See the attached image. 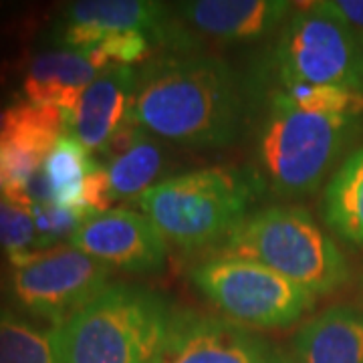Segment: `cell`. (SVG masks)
<instances>
[{
  "mask_svg": "<svg viewBox=\"0 0 363 363\" xmlns=\"http://www.w3.org/2000/svg\"><path fill=\"white\" fill-rule=\"evenodd\" d=\"M131 119L182 145H226L240 123V93L233 69L204 55L157 59L140 73Z\"/></svg>",
  "mask_w": 363,
  "mask_h": 363,
  "instance_id": "1",
  "label": "cell"
},
{
  "mask_svg": "<svg viewBox=\"0 0 363 363\" xmlns=\"http://www.w3.org/2000/svg\"><path fill=\"white\" fill-rule=\"evenodd\" d=\"M169 319L168 303L156 293L107 285L52 327L57 363H152Z\"/></svg>",
  "mask_w": 363,
  "mask_h": 363,
  "instance_id": "2",
  "label": "cell"
},
{
  "mask_svg": "<svg viewBox=\"0 0 363 363\" xmlns=\"http://www.w3.org/2000/svg\"><path fill=\"white\" fill-rule=\"evenodd\" d=\"M218 255L255 260L313 295L335 291L350 274L333 238L298 206H269L247 216L224 238Z\"/></svg>",
  "mask_w": 363,
  "mask_h": 363,
  "instance_id": "3",
  "label": "cell"
},
{
  "mask_svg": "<svg viewBox=\"0 0 363 363\" xmlns=\"http://www.w3.org/2000/svg\"><path fill=\"white\" fill-rule=\"evenodd\" d=\"M255 190L257 184L238 169L204 168L157 182L138 206L166 240L194 250L233 233L247 218Z\"/></svg>",
  "mask_w": 363,
  "mask_h": 363,
  "instance_id": "4",
  "label": "cell"
},
{
  "mask_svg": "<svg viewBox=\"0 0 363 363\" xmlns=\"http://www.w3.org/2000/svg\"><path fill=\"white\" fill-rule=\"evenodd\" d=\"M359 121V117L298 111L277 93L259 135L260 168L272 192H315L355 135Z\"/></svg>",
  "mask_w": 363,
  "mask_h": 363,
  "instance_id": "5",
  "label": "cell"
},
{
  "mask_svg": "<svg viewBox=\"0 0 363 363\" xmlns=\"http://www.w3.org/2000/svg\"><path fill=\"white\" fill-rule=\"evenodd\" d=\"M274 57L283 87L305 83L363 93L359 35L319 9L317 2L305 4L286 18Z\"/></svg>",
  "mask_w": 363,
  "mask_h": 363,
  "instance_id": "6",
  "label": "cell"
},
{
  "mask_svg": "<svg viewBox=\"0 0 363 363\" xmlns=\"http://www.w3.org/2000/svg\"><path fill=\"white\" fill-rule=\"evenodd\" d=\"M196 289L234 323L286 327L311 309L315 295L255 260L220 257L198 264Z\"/></svg>",
  "mask_w": 363,
  "mask_h": 363,
  "instance_id": "7",
  "label": "cell"
},
{
  "mask_svg": "<svg viewBox=\"0 0 363 363\" xmlns=\"http://www.w3.org/2000/svg\"><path fill=\"white\" fill-rule=\"evenodd\" d=\"M11 293L28 313L63 323L109 281V267L75 247H51L11 259Z\"/></svg>",
  "mask_w": 363,
  "mask_h": 363,
  "instance_id": "8",
  "label": "cell"
},
{
  "mask_svg": "<svg viewBox=\"0 0 363 363\" xmlns=\"http://www.w3.org/2000/svg\"><path fill=\"white\" fill-rule=\"evenodd\" d=\"M140 30L152 43L192 49L194 40L178 25L166 4L152 0H79L67 4L57 25L55 45L69 51H89L109 33Z\"/></svg>",
  "mask_w": 363,
  "mask_h": 363,
  "instance_id": "9",
  "label": "cell"
},
{
  "mask_svg": "<svg viewBox=\"0 0 363 363\" xmlns=\"http://www.w3.org/2000/svg\"><path fill=\"white\" fill-rule=\"evenodd\" d=\"M152 363H283L267 341L230 319L172 313Z\"/></svg>",
  "mask_w": 363,
  "mask_h": 363,
  "instance_id": "10",
  "label": "cell"
},
{
  "mask_svg": "<svg viewBox=\"0 0 363 363\" xmlns=\"http://www.w3.org/2000/svg\"><path fill=\"white\" fill-rule=\"evenodd\" d=\"M71 247L121 271L156 272L168 259V240L147 216L128 208L93 214L71 236Z\"/></svg>",
  "mask_w": 363,
  "mask_h": 363,
  "instance_id": "11",
  "label": "cell"
},
{
  "mask_svg": "<svg viewBox=\"0 0 363 363\" xmlns=\"http://www.w3.org/2000/svg\"><path fill=\"white\" fill-rule=\"evenodd\" d=\"M138 79L140 73L133 67L104 69L65 119V133L73 135L91 154L105 156L117 135L133 123Z\"/></svg>",
  "mask_w": 363,
  "mask_h": 363,
  "instance_id": "12",
  "label": "cell"
},
{
  "mask_svg": "<svg viewBox=\"0 0 363 363\" xmlns=\"http://www.w3.org/2000/svg\"><path fill=\"white\" fill-rule=\"evenodd\" d=\"M293 9L289 0H192L180 2L176 13L196 30L228 43L269 35Z\"/></svg>",
  "mask_w": 363,
  "mask_h": 363,
  "instance_id": "13",
  "label": "cell"
},
{
  "mask_svg": "<svg viewBox=\"0 0 363 363\" xmlns=\"http://www.w3.org/2000/svg\"><path fill=\"white\" fill-rule=\"evenodd\" d=\"M101 71L83 51L55 49L30 59L23 79L26 101L57 107L65 119L75 109L79 97Z\"/></svg>",
  "mask_w": 363,
  "mask_h": 363,
  "instance_id": "14",
  "label": "cell"
},
{
  "mask_svg": "<svg viewBox=\"0 0 363 363\" xmlns=\"http://www.w3.org/2000/svg\"><path fill=\"white\" fill-rule=\"evenodd\" d=\"M286 363H363V313L337 305L313 317L297 331Z\"/></svg>",
  "mask_w": 363,
  "mask_h": 363,
  "instance_id": "15",
  "label": "cell"
},
{
  "mask_svg": "<svg viewBox=\"0 0 363 363\" xmlns=\"http://www.w3.org/2000/svg\"><path fill=\"white\" fill-rule=\"evenodd\" d=\"M105 174L113 200H131L145 194L162 172V147L150 131L131 123L105 152Z\"/></svg>",
  "mask_w": 363,
  "mask_h": 363,
  "instance_id": "16",
  "label": "cell"
},
{
  "mask_svg": "<svg viewBox=\"0 0 363 363\" xmlns=\"http://www.w3.org/2000/svg\"><path fill=\"white\" fill-rule=\"evenodd\" d=\"M321 210L333 233L363 247V145L331 176L325 186Z\"/></svg>",
  "mask_w": 363,
  "mask_h": 363,
  "instance_id": "17",
  "label": "cell"
},
{
  "mask_svg": "<svg viewBox=\"0 0 363 363\" xmlns=\"http://www.w3.org/2000/svg\"><path fill=\"white\" fill-rule=\"evenodd\" d=\"M95 168L97 162L89 150H85L73 135L63 133L43 166L51 186L52 204L71 208L89 218L91 214L83 206V192L87 176Z\"/></svg>",
  "mask_w": 363,
  "mask_h": 363,
  "instance_id": "18",
  "label": "cell"
},
{
  "mask_svg": "<svg viewBox=\"0 0 363 363\" xmlns=\"http://www.w3.org/2000/svg\"><path fill=\"white\" fill-rule=\"evenodd\" d=\"M0 363H57L55 335L28 319L0 311Z\"/></svg>",
  "mask_w": 363,
  "mask_h": 363,
  "instance_id": "19",
  "label": "cell"
},
{
  "mask_svg": "<svg viewBox=\"0 0 363 363\" xmlns=\"http://www.w3.org/2000/svg\"><path fill=\"white\" fill-rule=\"evenodd\" d=\"M281 99L305 113L315 116L363 117V93L331 85H286L279 91Z\"/></svg>",
  "mask_w": 363,
  "mask_h": 363,
  "instance_id": "20",
  "label": "cell"
},
{
  "mask_svg": "<svg viewBox=\"0 0 363 363\" xmlns=\"http://www.w3.org/2000/svg\"><path fill=\"white\" fill-rule=\"evenodd\" d=\"M0 250H4L9 259L40 250L39 234L30 212L6 198L0 200Z\"/></svg>",
  "mask_w": 363,
  "mask_h": 363,
  "instance_id": "21",
  "label": "cell"
},
{
  "mask_svg": "<svg viewBox=\"0 0 363 363\" xmlns=\"http://www.w3.org/2000/svg\"><path fill=\"white\" fill-rule=\"evenodd\" d=\"M28 212L37 226L40 250L51 248L55 242L63 240L67 236L71 238L81 226V222L87 218L81 212H75L71 208L57 206V204H35Z\"/></svg>",
  "mask_w": 363,
  "mask_h": 363,
  "instance_id": "22",
  "label": "cell"
},
{
  "mask_svg": "<svg viewBox=\"0 0 363 363\" xmlns=\"http://www.w3.org/2000/svg\"><path fill=\"white\" fill-rule=\"evenodd\" d=\"M319 9L325 13L335 16L343 25H347L357 33L359 37L363 35V0H327V2H317Z\"/></svg>",
  "mask_w": 363,
  "mask_h": 363,
  "instance_id": "23",
  "label": "cell"
},
{
  "mask_svg": "<svg viewBox=\"0 0 363 363\" xmlns=\"http://www.w3.org/2000/svg\"><path fill=\"white\" fill-rule=\"evenodd\" d=\"M0 194L4 196V178H2V169H0Z\"/></svg>",
  "mask_w": 363,
  "mask_h": 363,
  "instance_id": "24",
  "label": "cell"
},
{
  "mask_svg": "<svg viewBox=\"0 0 363 363\" xmlns=\"http://www.w3.org/2000/svg\"><path fill=\"white\" fill-rule=\"evenodd\" d=\"M359 40H362V47H363V35H362V37H359Z\"/></svg>",
  "mask_w": 363,
  "mask_h": 363,
  "instance_id": "25",
  "label": "cell"
}]
</instances>
